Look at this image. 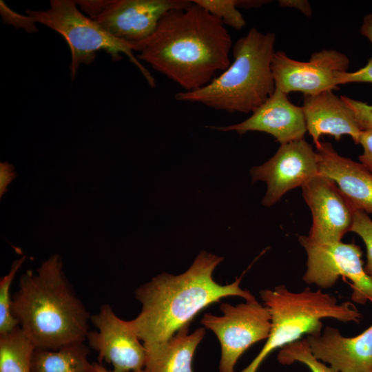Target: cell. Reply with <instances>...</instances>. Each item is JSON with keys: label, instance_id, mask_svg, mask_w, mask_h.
Instances as JSON below:
<instances>
[{"label": "cell", "instance_id": "cell-22", "mask_svg": "<svg viewBox=\"0 0 372 372\" xmlns=\"http://www.w3.org/2000/svg\"><path fill=\"white\" fill-rule=\"evenodd\" d=\"M278 360L282 364L298 362L306 365L311 372H338L312 354L306 338L300 339L282 348Z\"/></svg>", "mask_w": 372, "mask_h": 372}, {"label": "cell", "instance_id": "cell-20", "mask_svg": "<svg viewBox=\"0 0 372 372\" xmlns=\"http://www.w3.org/2000/svg\"><path fill=\"white\" fill-rule=\"evenodd\" d=\"M34 349V345L19 327L0 335V372H30Z\"/></svg>", "mask_w": 372, "mask_h": 372}, {"label": "cell", "instance_id": "cell-3", "mask_svg": "<svg viewBox=\"0 0 372 372\" xmlns=\"http://www.w3.org/2000/svg\"><path fill=\"white\" fill-rule=\"evenodd\" d=\"M11 310L34 348L57 349L84 342L91 319L63 271L58 254L34 273H23L12 298Z\"/></svg>", "mask_w": 372, "mask_h": 372}, {"label": "cell", "instance_id": "cell-23", "mask_svg": "<svg viewBox=\"0 0 372 372\" xmlns=\"http://www.w3.org/2000/svg\"><path fill=\"white\" fill-rule=\"evenodd\" d=\"M194 3L218 18L223 24L240 30L246 21L238 10V0H194Z\"/></svg>", "mask_w": 372, "mask_h": 372}, {"label": "cell", "instance_id": "cell-14", "mask_svg": "<svg viewBox=\"0 0 372 372\" xmlns=\"http://www.w3.org/2000/svg\"><path fill=\"white\" fill-rule=\"evenodd\" d=\"M223 131L262 132L273 136L280 145L304 138L307 126L302 107L293 105L287 94L278 89L256 109L246 120L225 127H211Z\"/></svg>", "mask_w": 372, "mask_h": 372}, {"label": "cell", "instance_id": "cell-2", "mask_svg": "<svg viewBox=\"0 0 372 372\" xmlns=\"http://www.w3.org/2000/svg\"><path fill=\"white\" fill-rule=\"evenodd\" d=\"M223 260V257L203 251L184 273H161L136 289L135 298L141 302V310L130 322L145 349L165 342L189 326L201 310L223 298L256 300L240 287L242 276L225 285L214 280L213 272Z\"/></svg>", "mask_w": 372, "mask_h": 372}, {"label": "cell", "instance_id": "cell-12", "mask_svg": "<svg viewBox=\"0 0 372 372\" xmlns=\"http://www.w3.org/2000/svg\"><path fill=\"white\" fill-rule=\"evenodd\" d=\"M90 321L97 329L88 332L89 346L98 353L99 363L110 364L113 370L130 372L143 370L146 351L130 320L118 317L108 304H103Z\"/></svg>", "mask_w": 372, "mask_h": 372}, {"label": "cell", "instance_id": "cell-21", "mask_svg": "<svg viewBox=\"0 0 372 372\" xmlns=\"http://www.w3.org/2000/svg\"><path fill=\"white\" fill-rule=\"evenodd\" d=\"M25 258L23 256L13 261L9 272L0 279V335L8 333L19 327L11 310L10 288L17 272Z\"/></svg>", "mask_w": 372, "mask_h": 372}, {"label": "cell", "instance_id": "cell-29", "mask_svg": "<svg viewBox=\"0 0 372 372\" xmlns=\"http://www.w3.org/2000/svg\"><path fill=\"white\" fill-rule=\"evenodd\" d=\"M278 4L282 8L296 9L307 17L312 15L310 3L307 0H280Z\"/></svg>", "mask_w": 372, "mask_h": 372}, {"label": "cell", "instance_id": "cell-8", "mask_svg": "<svg viewBox=\"0 0 372 372\" xmlns=\"http://www.w3.org/2000/svg\"><path fill=\"white\" fill-rule=\"evenodd\" d=\"M79 9L107 33L128 41L139 42L150 37L168 11L185 8L189 0H79Z\"/></svg>", "mask_w": 372, "mask_h": 372}, {"label": "cell", "instance_id": "cell-7", "mask_svg": "<svg viewBox=\"0 0 372 372\" xmlns=\"http://www.w3.org/2000/svg\"><path fill=\"white\" fill-rule=\"evenodd\" d=\"M298 240L307 257L302 277L307 284L329 289L343 277L351 282L354 302L362 304L372 302V279L364 271L359 246L342 241L316 243L307 236H299Z\"/></svg>", "mask_w": 372, "mask_h": 372}, {"label": "cell", "instance_id": "cell-16", "mask_svg": "<svg viewBox=\"0 0 372 372\" xmlns=\"http://www.w3.org/2000/svg\"><path fill=\"white\" fill-rule=\"evenodd\" d=\"M318 174L332 180L355 210L372 214V173L339 155L329 143L316 146Z\"/></svg>", "mask_w": 372, "mask_h": 372}, {"label": "cell", "instance_id": "cell-17", "mask_svg": "<svg viewBox=\"0 0 372 372\" xmlns=\"http://www.w3.org/2000/svg\"><path fill=\"white\" fill-rule=\"evenodd\" d=\"M302 108L307 130L316 147L321 143L320 138L323 134L332 136L337 141L349 135L355 143H359L362 130L351 110L332 90L304 96Z\"/></svg>", "mask_w": 372, "mask_h": 372}, {"label": "cell", "instance_id": "cell-27", "mask_svg": "<svg viewBox=\"0 0 372 372\" xmlns=\"http://www.w3.org/2000/svg\"><path fill=\"white\" fill-rule=\"evenodd\" d=\"M362 146L363 153L359 156L361 163L372 173V130L362 131L359 143Z\"/></svg>", "mask_w": 372, "mask_h": 372}, {"label": "cell", "instance_id": "cell-6", "mask_svg": "<svg viewBox=\"0 0 372 372\" xmlns=\"http://www.w3.org/2000/svg\"><path fill=\"white\" fill-rule=\"evenodd\" d=\"M27 21L41 23L59 33L68 43L72 56L70 75L73 81L82 64H90L96 52L103 50L114 60L125 54L141 71L149 85L155 86L154 78L135 56V42L116 39L107 33L95 21L81 11L75 1L51 0L47 10H27Z\"/></svg>", "mask_w": 372, "mask_h": 372}, {"label": "cell", "instance_id": "cell-13", "mask_svg": "<svg viewBox=\"0 0 372 372\" xmlns=\"http://www.w3.org/2000/svg\"><path fill=\"white\" fill-rule=\"evenodd\" d=\"M301 188L312 215L307 238L316 243L342 241L344 235L351 231L355 209L335 183L317 174Z\"/></svg>", "mask_w": 372, "mask_h": 372}, {"label": "cell", "instance_id": "cell-5", "mask_svg": "<svg viewBox=\"0 0 372 372\" xmlns=\"http://www.w3.org/2000/svg\"><path fill=\"white\" fill-rule=\"evenodd\" d=\"M260 295L270 311V333L258 355L241 372H256L273 351L302 339L303 335L320 334L322 319L359 322L362 318L353 303H339L335 296L320 289L306 287L293 292L285 285H278L273 289L261 290Z\"/></svg>", "mask_w": 372, "mask_h": 372}, {"label": "cell", "instance_id": "cell-31", "mask_svg": "<svg viewBox=\"0 0 372 372\" xmlns=\"http://www.w3.org/2000/svg\"><path fill=\"white\" fill-rule=\"evenodd\" d=\"M269 2V1H258V0H238V8H243L245 9L247 8H258Z\"/></svg>", "mask_w": 372, "mask_h": 372}, {"label": "cell", "instance_id": "cell-32", "mask_svg": "<svg viewBox=\"0 0 372 372\" xmlns=\"http://www.w3.org/2000/svg\"><path fill=\"white\" fill-rule=\"evenodd\" d=\"M94 372H118L116 371H109L107 370L105 366L102 365L101 363H94ZM130 372H144V370H140V371H130Z\"/></svg>", "mask_w": 372, "mask_h": 372}, {"label": "cell", "instance_id": "cell-18", "mask_svg": "<svg viewBox=\"0 0 372 372\" xmlns=\"http://www.w3.org/2000/svg\"><path fill=\"white\" fill-rule=\"evenodd\" d=\"M188 327H183L158 346L145 348L144 372H193L194 354L205 331L198 328L189 334Z\"/></svg>", "mask_w": 372, "mask_h": 372}, {"label": "cell", "instance_id": "cell-11", "mask_svg": "<svg viewBox=\"0 0 372 372\" xmlns=\"http://www.w3.org/2000/svg\"><path fill=\"white\" fill-rule=\"evenodd\" d=\"M317 174L316 151L304 138L280 145L270 159L251 169L253 182L267 184L262 200L266 207L274 205L289 190L302 187Z\"/></svg>", "mask_w": 372, "mask_h": 372}, {"label": "cell", "instance_id": "cell-24", "mask_svg": "<svg viewBox=\"0 0 372 372\" xmlns=\"http://www.w3.org/2000/svg\"><path fill=\"white\" fill-rule=\"evenodd\" d=\"M351 231L358 234L365 245L366 262L364 268L372 279V220L368 214L361 210H355Z\"/></svg>", "mask_w": 372, "mask_h": 372}, {"label": "cell", "instance_id": "cell-30", "mask_svg": "<svg viewBox=\"0 0 372 372\" xmlns=\"http://www.w3.org/2000/svg\"><path fill=\"white\" fill-rule=\"evenodd\" d=\"M360 32L372 43V13L366 14L364 17Z\"/></svg>", "mask_w": 372, "mask_h": 372}, {"label": "cell", "instance_id": "cell-1", "mask_svg": "<svg viewBox=\"0 0 372 372\" xmlns=\"http://www.w3.org/2000/svg\"><path fill=\"white\" fill-rule=\"evenodd\" d=\"M135 43L138 60L185 92L205 86L231 64L232 40L225 25L194 2L166 12L150 37Z\"/></svg>", "mask_w": 372, "mask_h": 372}, {"label": "cell", "instance_id": "cell-9", "mask_svg": "<svg viewBox=\"0 0 372 372\" xmlns=\"http://www.w3.org/2000/svg\"><path fill=\"white\" fill-rule=\"evenodd\" d=\"M223 316H203L201 323L212 331L221 345L220 372H234L242 354L255 343L269 337L271 313L269 308L256 300L233 306L222 303Z\"/></svg>", "mask_w": 372, "mask_h": 372}, {"label": "cell", "instance_id": "cell-25", "mask_svg": "<svg viewBox=\"0 0 372 372\" xmlns=\"http://www.w3.org/2000/svg\"><path fill=\"white\" fill-rule=\"evenodd\" d=\"M341 98L353 112L361 130H372V104L369 105L347 96H341Z\"/></svg>", "mask_w": 372, "mask_h": 372}, {"label": "cell", "instance_id": "cell-19", "mask_svg": "<svg viewBox=\"0 0 372 372\" xmlns=\"http://www.w3.org/2000/svg\"><path fill=\"white\" fill-rule=\"evenodd\" d=\"M90 349L84 342L57 349L34 348L30 372H94V363L88 360Z\"/></svg>", "mask_w": 372, "mask_h": 372}, {"label": "cell", "instance_id": "cell-28", "mask_svg": "<svg viewBox=\"0 0 372 372\" xmlns=\"http://www.w3.org/2000/svg\"><path fill=\"white\" fill-rule=\"evenodd\" d=\"M17 176L14 167L8 162L0 163V197L7 191V187Z\"/></svg>", "mask_w": 372, "mask_h": 372}, {"label": "cell", "instance_id": "cell-4", "mask_svg": "<svg viewBox=\"0 0 372 372\" xmlns=\"http://www.w3.org/2000/svg\"><path fill=\"white\" fill-rule=\"evenodd\" d=\"M275 42V34L251 28L234 45V61L221 74L200 89L177 93L175 99L231 113H252L276 89L271 70Z\"/></svg>", "mask_w": 372, "mask_h": 372}, {"label": "cell", "instance_id": "cell-15", "mask_svg": "<svg viewBox=\"0 0 372 372\" xmlns=\"http://www.w3.org/2000/svg\"><path fill=\"white\" fill-rule=\"evenodd\" d=\"M306 339L313 356L338 372H372V325L355 337L327 327Z\"/></svg>", "mask_w": 372, "mask_h": 372}, {"label": "cell", "instance_id": "cell-10", "mask_svg": "<svg viewBox=\"0 0 372 372\" xmlns=\"http://www.w3.org/2000/svg\"><path fill=\"white\" fill-rule=\"evenodd\" d=\"M349 65L348 57L335 50L313 52L309 61H296L278 51L272 59L271 70L276 89L287 94L299 92L311 96L335 89Z\"/></svg>", "mask_w": 372, "mask_h": 372}, {"label": "cell", "instance_id": "cell-26", "mask_svg": "<svg viewBox=\"0 0 372 372\" xmlns=\"http://www.w3.org/2000/svg\"><path fill=\"white\" fill-rule=\"evenodd\" d=\"M349 83H372V56L364 67L353 72H346L340 75L338 79L339 85Z\"/></svg>", "mask_w": 372, "mask_h": 372}]
</instances>
